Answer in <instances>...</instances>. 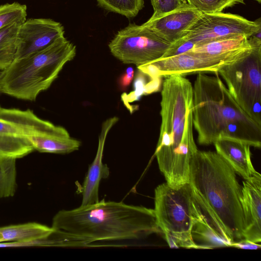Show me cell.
Instances as JSON below:
<instances>
[{
    "label": "cell",
    "mask_w": 261,
    "mask_h": 261,
    "mask_svg": "<svg viewBox=\"0 0 261 261\" xmlns=\"http://www.w3.org/2000/svg\"><path fill=\"white\" fill-rule=\"evenodd\" d=\"M194 201L195 211L191 234L196 249H212L229 246L214 232L202 216Z\"/></svg>",
    "instance_id": "19"
},
{
    "label": "cell",
    "mask_w": 261,
    "mask_h": 261,
    "mask_svg": "<svg viewBox=\"0 0 261 261\" xmlns=\"http://www.w3.org/2000/svg\"><path fill=\"white\" fill-rule=\"evenodd\" d=\"M253 42V36L248 38L243 34H235L195 45L188 51L208 56H220L251 46Z\"/></svg>",
    "instance_id": "17"
},
{
    "label": "cell",
    "mask_w": 261,
    "mask_h": 261,
    "mask_svg": "<svg viewBox=\"0 0 261 261\" xmlns=\"http://www.w3.org/2000/svg\"><path fill=\"white\" fill-rule=\"evenodd\" d=\"M153 210L170 247L196 249L191 234L195 201L189 182L178 187L167 182L159 185L155 189Z\"/></svg>",
    "instance_id": "6"
},
{
    "label": "cell",
    "mask_w": 261,
    "mask_h": 261,
    "mask_svg": "<svg viewBox=\"0 0 261 261\" xmlns=\"http://www.w3.org/2000/svg\"><path fill=\"white\" fill-rule=\"evenodd\" d=\"M27 6L17 2L0 6V29L26 20Z\"/></svg>",
    "instance_id": "25"
},
{
    "label": "cell",
    "mask_w": 261,
    "mask_h": 261,
    "mask_svg": "<svg viewBox=\"0 0 261 261\" xmlns=\"http://www.w3.org/2000/svg\"><path fill=\"white\" fill-rule=\"evenodd\" d=\"M0 118L16 126L39 152L69 153L81 146V142L71 137L64 127L40 118L30 109L0 107Z\"/></svg>",
    "instance_id": "8"
},
{
    "label": "cell",
    "mask_w": 261,
    "mask_h": 261,
    "mask_svg": "<svg viewBox=\"0 0 261 261\" xmlns=\"http://www.w3.org/2000/svg\"><path fill=\"white\" fill-rule=\"evenodd\" d=\"M231 246L241 249H257L260 248L261 245L244 239L232 244Z\"/></svg>",
    "instance_id": "31"
},
{
    "label": "cell",
    "mask_w": 261,
    "mask_h": 261,
    "mask_svg": "<svg viewBox=\"0 0 261 261\" xmlns=\"http://www.w3.org/2000/svg\"><path fill=\"white\" fill-rule=\"evenodd\" d=\"M236 173L217 152L198 150L191 160L189 182L198 207L229 246L244 239L245 230L242 187Z\"/></svg>",
    "instance_id": "2"
},
{
    "label": "cell",
    "mask_w": 261,
    "mask_h": 261,
    "mask_svg": "<svg viewBox=\"0 0 261 261\" xmlns=\"http://www.w3.org/2000/svg\"><path fill=\"white\" fill-rule=\"evenodd\" d=\"M193 87L184 75L167 76L161 91V124L155 155L166 182H189L191 159L198 150L193 136Z\"/></svg>",
    "instance_id": "3"
},
{
    "label": "cell",
    "mask_w": 261,
    "mask_h": 261,
    "mask_svg": "<svg viewBox=\"0 0 261 261\" xmlns=\"http://www.w3.org/2000/svg\"><path fill=\"white\" fill-rule=\"evenodd\" d=\"M134 76V70L132 67H128L119 79V84L121 88L126 89L132 82Z\"/></svg>",
    "instance_id": "30"
},
{
    "label": "cell",
    "mask_w": 261,
    "mask_h": 261,
    "mask_svg": "<svg viewBox=\"0 0 261 261\" xmlns=\"http://www.w3.org/2000/svg\"><path fill=\"white\" fill-rule=\"evenodd\" d=\"M75 55L76 47L63 36L40 51L15 59L4 70L3 93L35 101L40 92L50 87Z\"/></svg>",
    "instance_id": "5"
},
{
    "label": "cell",
    "mask_w": 261,
    "mask_h": 261,
    "mask_svg": "<svg viewBox=\"0 0 261 261\" xmlns=\"http://www.w3.org/2000/svg\"><path fill=\"white\" fill-rule=\"evenodd\" d=\"M64 35L60 22L47 18L26 19L18 30L16 59L45 48Z\"/></svg>",
    "instance_id": "12"
},
{
    "label": "cell",
    "mask_w": 261,
    "mask_h": 261,
    "mask_svg": "<svg viewBox=\"0 0 261 261\" xmlns=\"http://www.w3.org/2000/svg\"><path fill=\"white\" fill-rule=\"evenodd\" d=\"M259 32L260 18L251 21L238 14L202 13L183 37L196 45L231 35L243 34L249 38Z\"/></svg>",
    "instance_id": "11"
},
{
    "label": "cell",
    "mask_w": 261,
    "mask_h": 261,
    "mask_svg": "<svg viewBox=\"0 0 261 261\" xmlns=\"http://www.w3.org/2000/svg\"><path fill=\"white\" fill-rule=\"evenodd\" d=\"M218 73L239 107L261 125V40L249 54L222 67Z\"/></svg>",
    "instance_id": "7"
},
{
    "label": "cell",
    "mask_w": 261,
    "mask_h": 261,
    "mask_svg": "<svg viewBox=\"0 0 261 261\" xmlns=\"http://www.w3.org/2000/svg\"><path fill=\"white\" fill-rule=\"evenodd\" d=\"M213 144L216 152L244 179L249 178L257 172L251 162V146L249 145L229 138L220 139Z\"/></svg>",
    "instance_id": "16"
},
{
    "label": "cell",
    "mask_w": 261,
    "mask_h": 261,
    "mask_svg": "<svg viewBox=\"0 0 261 261\" xmlns=\"http://www.w3.org/2000/svg\"><path fill=\"white\" fill-rule=\"evenodd\" d=\"M105 9L128 18L136 16L144 6V0H96Z\"/></svg>",
    "instance_id": "24"
},
{
    "label": "cell",
    "mask_w": 261,
    "mask_h": 261,
    "mask_svg": "<svg viewBox=\"0 0 261 261\" xmlns=\"http://www.w3.org/2000/svg\"><path fill=\"white\" fill-rule=\"evenodd\" d=\"M255 1L257 2L259 4L261 3V0H255Z\"/></svg>",
    "instance_id": "33"
},
{
    "label": "cell",
    "mask_w": 261,
    "mask_h": 261,
    "mask_svg": "<svg viewBox=\"0 0 261 261\" xmlns=\"http://www.w3.org/2000/svg\"><path fill=\"white\" fill-rule=\"evenodd\" d=\"M51 227L58 233L62 246L135 240L162 232L153 209L105 199L59 211L53 218Z\"/></svg>",
    "instance_id": "1"
},
{
    "label": "cell",
    "mask_w": 261,
    "mask_h": 261,
    "mask_svg": "<svg viewBox=\"0 0 261 261\" xmlns=\"http://www.w3.org/2000/svg\"><path fill=\"white\" fill-rule=\"evenodd\" d=\"M255 43L250 47L220 56H208L190 51L172 57L160 58L138 66V70L152 78L178 74L218 73L223 66L231 64L249 54Z\"/></svg>",
    "instance_id": "10"
},
{
    "label": "cell",
    "mask_w": 261,
    "mask_h": 261,
    "mask_svg": "<svg viewBox=\"0 0 261 261\" xmlns=\"http://www.w3.org/2000/svg\"><path fill=\"white\" fill-rule=\"evenodd\" d=\"M16 160L0 159V198L13 196L17 189Z\"/></svg>",
    "instance_id": "23"
},
{
    "label": "cell",
    "mask_w": 261,
    "mask_h": 261,
    "mask_svg": "<svg viewBox=\"0 0 261 261\" xmlns=\"http://www.w3.org/2000/svg\"><path fill=\"white\" fill-rule=\"evenodd\" d=\"M202 13L183 0L174 10L143 23L163 39L172 43L184 37Z\"/></svg>",
    "instance_id": "13"
},
{
    "label": "cell",
    "mask_w": 261,
    "mask_h": 261,
    "mask_svg": "<svg viewBox=\"0 0 261 261\" xmlns=\"http://www.w3.org/2000/svg\"><path fill=\"white\" fill-rule=\"evenodd\" d=\"M182 1L183 0H151L153 13L148 20L155 19L174 10L181 4Z\"/></svg>",
    "instance_id": "27"
},
{
    "label": "cell",
    "mask_w": 261,
    "mask_h": 261,
    "mask_svg": "<svg viewBox=\"0 0 261 261\" xmlns=\"http://www.w3.org/2000/svg\"><path fill=\"white\" fill-rule=\"evenodd\" d=\"M21 24L15 23L0 29V70L6 69L16 59L17 35Z\"/></svg>",
    "instance_id": "20"
},
{
    "label": "cell",
    "mask_w": 261,
    "mask_h": 261,
    "mask_svg": "<svg viewBox=\"0 0 261 261\" xmlns=\"http://www.w3.org/2000/svg\"><path fill=\"white\" fill-rule=\"evenodd\" d=\"M242 206L245 230L244 239L261 242V175L256 172L243 181Z\"/></svg>",
    "instance_id": "14"
},
{
    "label": "cell",
    "mask_w": 261,
    "mask_h": 261,
    "mask_svg": "<svg viewBox=\"0 0 261 261\" xmlns=\"http://www.w3.org/2000/svg\"><path fill=\"white\" fill-rule=\"evenodd\" d=\"M4 74V70H0V94L3 93L2 91V82Z\"/></svg>",
    "instance_id": "32"
},
{
    "label": "cell",
    "mask_w": 261,
    "mask_h": 261,
    "mask_svg": "<svg viewBox=\"0 0 261 261\" xmlns=\"http://www.w3.org/2000/svg\"><path fill=\"white\" fill-rule=\"evenodd\" d=\"M118 120V117L114 116L108 118L102 124L96 155L89 165L87 174L80 188V191L82 194V206L93 204L99 201L100 182L101 179L106 178L109 175V168L102 161L105 143L109 131Z\"/></svg>",
    "instance_id": "15"
},
{
    "label": "cell",
    "mask_w": 261,
    "mask_h": 261,
    "mask_svg": "<svg viewBox=\"0 0 261 261\" xmlns=\"http://www.w3.org/2000/svg\"><path fill=\"white\" fill-rule=\"evenodd\" d=\"M161 78H151L139 70L134 79V90L128 94L124 93L121 95L124 105L128 109L130 103L139 100L142 96L160 90Z\"/></svg>",
    "instance_id": "21"
},
{
    "label": "cell",
    "mask_w": 261,
    "mask_h": 261,
    "mask_svg": "<svg viewBox=\"0 0 261 261\" xmlns=\"http://www.w3.org/2000/svg\"><path fill=\"white\" fill-rule=\"evenodd\" d=\"M0 134L11 135L22 137L21 132L16 126L1 118Z\"/></svg>",
    "instance_id": "29"
},
{
    "label": "cell",
    "mask_w": 261,
    "mask_h": 261,
    "mask_svg": "<svg viewBox=\"0 0 261 261\" xmlns=\"http://www.w3.org/2000/svg\"><path fill=\"white\" fill-rule=\"evenodd\" d=\"M34 150L31 143L24 137L0 134V159L21 158Z\"/></svg>",
    "instance_id": "22"
},
{
    "label": "cell",
    "mask_w": 261,
    "mask_h": 261,
    "mask_svg": "<svg viewBox=\"0 0 261 261\" xmlns=\"http://www.w3.org/2000/svg\"><path fill=\"white\" fill-rule=\"evenodd\" d=\"M202 13L222 12L224 9L238 4H245V0H186Z\"/></svg>",
    "instance_id": "26"
},
{
    "label": "cell",
    "mask_w": 261,
    "mask_h": 261,
    "mask_svg": "<svg viewBox=\"0 0 261 261\" xmlns=\"http://www.w3.org/2000/svg\"><path fill=\"white\" fill-rule=\"evenodd\" d=\"M54 232L51 227L36 222L0 227V243L28 242L45 239Z\"/></svg>",
    "instance_id": "18"
},
{
    "label": "cell",
    "mask_w": 261,
    "mask_h": 261,
    "mask_svg": "<svg viewBox=\"0 0 261 261\" xmlns=\"http://www.w3.org/2000/svg\"><path fill=\"white\" fill-rule=\"evenodd\" d=\"M195 45L192 41L182 37L176 41L171 43L161 58L172 57L187 53L191 50Z\"/></svg>",
    "instance_id": "28"
},
{
    "label": "cell",
    "mask_w": 261,
    "mask_h": 261,
    "mask_svg": "<svg viewBox=\"0 0 261 261\" xmlns=\"http://www.w3.org/2000/svg\"><path fill=\"white\" fill-rule=\"evenodd\" d=\"M198 73L193 85V124L199 144L208 145L222 138L260 148L261 125L239 107L218 75Z\"/></svg>",
    "instance_id": "4"
},
{
    "label": "cell",
    "mask_w": 261,
    "mask_h": 261,
    "mask_svg": "<svg viewBox=\"0 0 261 261\" xmlns=\"http://www.w3.org/2000/svg\"><path fill=\"white\" fill-rule=\"evenodd\" d=\"M170 44L144 24H129L117 33L109 48L122 63L138 67L161 58Z\"/></svg>",
    "instance_id": "9"
}]
</instances>
